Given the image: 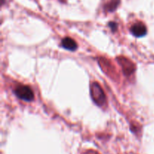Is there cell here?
<instances>
[{
    "instance_id": "7",
    "label": "cell",
    "mask_w": 154,
    "mask_h": 154,
    "mask_svg": "<svg viewBox=\"0 0 154 154\" xmlns=\"http://www.w3.org/2000/svg\"><path fill=\"white\" fill-rule=\"evenodd\" d=\"M109 26L111 27V29H112L113 30H114V29L116 30V29H117V24H116L115 23H113V22L109 24Z\"/></svg>"
},
{
    "instance_id": "4",
    "label": "cell",
    "mask_w": 154,
    "mask_h": 154,
    "mask_svg": "<svg viewBox=\"0 0 154 154\" xmlns=\"http://www.w3.org/2000/svg\"><path fill=\"white\" fill-rule=\"evenodd\" d=\"M118 62L120 63V64L122 66L123 68V70L124 72V73L126 75H131L132 72H134L135 70V66H134L133 63L130 61V60H127L126 58H118Z\"/></svg>"
},
{
    "instance_id": "1",
    "label": "cell",
    "mask_w": 154,
    "mask_h": 154,
    "mask_svg": "<svg viewBox=\"0 0 154 154\" xmlns=\"http://www.w3.org/2000/svg\"><path fill=\"white\" fill-rule=\"evenodd\" d=\"M90 93L93 100L95 103L99 106H102L106 102V96L102 87L98 83L94 82L91 84L90 87Z\"/></svg>"
},
{
    "instance_id": "6",
    "label": "cell",
    "mask_w": 154,
    "mask_h": 154,
    "mask_svg": "<svg viewBox=\"0 0 154 154\" xmlns=\"http://www.w3.org/2000/svg\"><path fill=\"white\" fill-rule=\"evenodd\" d=\"M119 3H120V0H111L110 2L105 5V9L108 11H114L118 6Z\"/></svg>"
},
{
    "instance_id": "5",
    "label": "cell",
    "mask_w": 154,
    "mask_h": 154,
    "mask_svg": "<svg viewBox=\"0 0 154 154\" xmlns=\"http://www.w3.org/2000/svg\"><path fill=\"white\" fill-rule=\"evenodd\" d=\"M62 46L69 51H75L78 48V45L75 41L69 37L64 38L62 40Z\"/></svg>"
},
{
    "instance_id": "2",
    "label": "cell",
    "mask_w": 154,
    "mask_h": 154,
    "mask_svg": "<svg viewBox=\"0 0 154 154\" xmlns=\"http://www.w3.org/2000/svg\"><path fill=\"white\" fill-rule=\"evenodd\" d=\"M14 93L18 98L26 102L32 101L34 99V93L30 87L25 85H20L16 87Z\"/></svg>"
},
{
    "instance_id": "3",
    "label": "cell",
    "mask_w": 154,
    "mask_h": 154,
    "mask_svg": "<svg viewBox=\"0 0 154 154\" xmlns=\"http://www.w3.org/2000/svg\"><path fill=\"white\" fill-rule=\"evenodd\" d=\"M131 32L132 33L133 35L136 36V37H141V36H144L146 35L147 28L143 23L138 22L134 24L131 27Z\"/></svg>"
}]
</instances>
